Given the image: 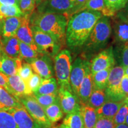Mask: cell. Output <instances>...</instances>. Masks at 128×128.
Listing matches in <instances>:
<instances>
[{"label": "cell", "instance_id": "obj_24", "mask_svg": "<svg viewBox=\"0 0 128 128\" xmlns=\"http://www.w3.org/2000/svg\"><path fill=\"white\" fill-rule=\"evenodd\" d=\"M84 10H92L101 12L102 16L112 17L115 15V12L108 10L106 6L104 0H88L81 12Z\"/></svg>", "mask_w": 128, "mask_h": 128}, {"label": "cell", "instance_id": "obj_21", "mask_svg": "<svg viewBox=\"0 0 128 128\" xmlns=\"http://www.w3.org/2000/svg\"><path fill=\"white\" fill-rule=\"evenodd\" d=\"M125 101L114 102V101L108 100L102 106L96 109L98 117H104V118L113 119L115 114Z\"/></svg>", "mask_w": 128, "mask_h": 128}, {"label": "cell", "instance_id": "obj_2", "mask_svg": "<svg viewBox=\"0 0 128 128\" xmlns=\"http://www.w3.org/2000/svg\"><path fill=\"white\" fill-rule=\"evenodd\" d=\"M29 20L30 25L51 35L62 44L65 42L68 18L64 14L36 11L30 16Z\"/></svg>", "mask_w": 128, "mask_h": 128}, {"label": "cell", "instance_id": "obj_19", "mask_svg": "<svg viewBox=\"0 0 128 128\" xmlns=\"http://www.w3.org/2000/svg\"><path fill=\"white\" fill-rule=\"evenodd\" d=\"M93 90L92 74L91 72L90 68L80 85L79 92H78V97L81 104H87L90 96Z\"/></svg>", "mask_w": 128, "mask_h": 128}, {"label": "cell", "instance_id": "obj_34", "mask_svg": "<svg viewBox=\"0 0 128 128\" xmlns=\"http://www.w3.org/2000/svg\"><path fill=\"white\" fill-rule=\"evenodd\" d=\"M37 102L44 108H48L49 106L55 103L58 100V95H35L33 94Z\"/></svg>", "mask_w": 128, "mask_h": 128}, {"label": "cell", "instance_id": "obj_38", "mask_svg": "<svg viewBox=\"0 0 128 128\" xmlns=\"http://www.w3.org/2000/svg\"><path fill=\"white\" fill-rule=\"evenodd\" d=\"M33 74V70L30 64L27 62H23L17 74L22 78V79L25 82H26L31 77Z\"/></svg>", "mask_w": 128, "mask_h": 128}, {"label": "cell", "instance_id": "obj_51", "mask_svg": "<svg viewBox=\"0 0 128 128\" xmlns=\"http://www.w3.org/2000/svg\"><path fill=\"white\" fill-rule=\"evenodd\" d=\"M16 2H17V6H18V5H19V3H20V0H16Z\"/></svg>", "mask_w": 128, "mask_h": 128}, {"label": "cell", "instance_id": "obj_1", "mask_svg": "<svg viewBox=\"0 0 128 128\" xmlns=\"http://www.w3.org/2000/svg\"><path fill=\"white\" fill-rule=\"evenodd\" d=\"M102 16L101 12L92 10H84L72 16L66 26V45L71 49L82 47L94 26Z\"/></svg>", "mask_w": 128, "mask_h": 128}, {"label": "cell", "instance_id": "obj_46", "mask_svg": "<svg viewBox=\"0 0 128 128\" xmlns=\"http://www.w3.org/2000/svg\"><path fill=\"white\" fill-rule=\"evenodd\" d=\"M114 128H128V126L125 124H117V125L115 126Z\"/></svg>", "mask_w": 128, "mask_h": 128}, {"label": "cell", "instance_id": "obj_22", "mask_svg": "<svg viewBox=\"0 0 128 128\" xmlns=\"http://www.w3.org/2000/svg\"><path fill=\"white\" fill-rule=\"evenodd\" d=\"M80 113L82 116L84 128H94L98 118L96 108L88 104H81Z\"/></svg>", "mask_w": 128, "mask_h": 128}, {"label": "cell", "instance_id": "obj_47", "mask_svg": "<svg viewBox=\"0 0 128 128\" xmlns=\"http://www.w3.org/2000/svg\"><path fill=\"white\" fill-rule=\"evenodd\" d=\"M44 1H45V0H35V2H36V7L38 6H39V5L42 3V2H44Z\"/></svg>", "mask_w": 128, "mask_h": 128}, {"label": "cell", "instance_id": "obj_43", "mask_svg": "<svg viewBox=\"0 0 128 128\" xmlns=\"http://www.w3.org/2000/svg\"><path fill=\"white\" fill-rule=\"evenodd\" d=\"M116 12V14H118L121 18H122L126 22L128 23V2L124 8L120 10L119 12Z\"/></svg>", "mask_w": 128, "mask_h": 128}, {"label": "cell", "instance_id": "obj_27", "mask_svg": "<svg viewBox=\"0 0 128 128\" xmlns=\"http://www.w3.org/2000/svg\"><path fill=\"white\" fill-rule=\"evenodd\" d=\"M108 100L104 90L94 89L90 96L87 104L96 109L102 106Z\"/></svg>", "mask_w": 128, "mask_h": 128}, {"label": "cell", "instance_id": "obj_31", "mask_svg": "<svg viewBox=\"0 0 128 128\" xmlns=\"http://www.w3.org/2000/svg\"><path fill=\"white\" fill-rule=\"evenodd\" d=\"M0 103L10 108H18L22 106L18 99L2 87L0 88Z\"/></svg>", "mask_w": 128, "mask_h": 128}, {"label": "cell", "instance_id": "obj_30", "mask_svg": "<svg viewBox=\"0 0 128 128\" xmlns=\"http://www.w3.org/2000/svg\"><path fill=\"white\" fill-rule=\"evenodd\" d=\"M19 47L20 59L27 63L30 64L40 55L38 51L33 49L31 46L20 41H19Z\"/></svg>", "mask_w": 128, "mask_h": 128}, {"label": "cell", "instance_id": "obj_53", "mask_svg": "<svg viewBox=\"0 0 128 128\" xmlns=\"http://www.w3.org/2000/svg\"><path fill=\"white\" fill-rule=\"evenodd\" d=\"M126 102H128V100H126Z\"/></svg>", "mask_w": 128, "mask_h": 128}, {"label": "cell", "instance_id": "obj_39", "mask_svg": "<svg viewBox=\"0 0 128 128\" xmlns=\"http://www.w3.org/2000/svg\"><path fill=\"white\" fill-rule=\"evenodd\" d=\"M42 80V78L39 75L34 73L33 74L31 77L26 82V83L27 86H28V89L32 93H33L38 89V88L39 87L40 84Z\"/></svg>", "mask_w": 128, "mask_h": 128}, {"label": "cell", "instance_id": "obj_45", "mask_svg": "<svg viewBox=\"0 0 128 128\" xmlns=\"http://www.w3.org/2000/svg\"><path fill=\"white\" fill-rule=\"evenodd\" d=\"M0 5L2 6H12L17 5L16 0H0Z\"/></svg>", "mask_w": 128, "mask_h": 128}, {"label": "cell", "instance_id": "obj_36", "mask_svg": "<svg viewBox=\"0 0 128 128\" xmlns=\"http://www.w3.org/2000/svg\"><path fill=\"white\" fill-rule=\"evenodd\" d=\"M128 114V103L126 101L123 104V105L120 108L116 114L113 118V122L114 124H124L126 116Z\"/></svg>", "mask_w": 128, "mask_h": 128}, {"label": "cell", "instance_id": "obj_10", "mask_svg": "<svg viewBox=\"0 0 128 128\" xmlns=\"http://www.w3.org/2000/svg\"><path fill=\"white\" fill-rule=\"evenodd\" d=\"M75 0H45L37 6L36 12L50 13H68L74 6Z\"/></svg>", "mask_w": 128, "mask_h": 128}, {"label": "cell", "instance_id": "obj_3", "mask_svg": "<svg viewBox=\"0 0 128 128\" xmlns=\"http://www.w3.org/2000/svg\"><path fill=\"white\" fill-rule=\"evenodd\" d=\"M112 34L111 21L109 17L102 16L94 26L83 49L86 54H92L106 47Z\"/></svg>", "mask_w": 128, "mask_h": 128}, {"label": "cell", "instance_id": "obj_23", "mask_svg": "<svg viewBox=\"0 0 128 128\" xmlns=\"http://www.w3.org/2000/svg\"><path fill=\"white\" fill-rule=\"evenodd\" d=\"M58 87L56 80L54 78L43 79L42 81L33 94L35 95H58Z\"/></svg>", "mask_w": 128, "mask_h": 128}, {"label": "cell", "instance_id": "obj_12", "mask_svg": "<svg viewBox=\"0 0 128 128\" xmlns=\"http://www.w3.org/2000/svg\"><path fill=\"white\" fill-rule=\"evenodd\" d=\"M32 70L42 79L52 78L54 74V68L51 58L44 54H40L36 60L30 64Z\"/></svg>", "mask_w": 128, "mask_h": 128}, {"label": "cell", "instance_id": "obj_9", "mask_svg": "<svg viewBox=\"0 0 128 128\" xmlns=\"http://www.w3.org/2000/svg\"><path fill=\"white\" fill-rule=\"evenodd\" d=\"M58 98L64 113L68 114L80 111L81 103L78 97L74 93L71 87H59Z\"/></svg>", "mask_w": 128, "mask_h": 128}, {"label": "cell", "instance_id": "obj_25", "mask_svg": "<svg viewBox=\"0 0 128 128\" xmlns=\"http://www.w3.org/2000/svg\"><path fill=\"white\" fill-rule=\"evenodd\" d=\"M58 128H84L80 111L66 114L64 120Z\"/></svg>", "mask_w": 128, "mask_h": 128}, {"label": "cell", "instance_id": "obj_15", "mask_svg": "<svg viewBox=\"0 0 128 128\" xmlns=\"http://www.w3.org/2000/svg\"><path fill=\"white\" fill-rule=\"evenodd\" d=\"M23 64L20 58H12L2 52L0 56V72L7 76L17 74Z\"/></svg>", "mask_w": 128, "mask_h": 128}, {"label": "cell", "instance_id": "obj_11", "mask_svg": "<svg viewBox=\"0 0 128 128\" xmlns=\"http://www.w3.org/2000/svg\"><path fill=\"white\" fill-rule=\"evenodd\" d=\"M115 63L113 48L110 47L99 52L92 59V61L90 62V68L93 74L98 71L112 68L114 66Z\"/></svg>", "mask_w": 128, "mask_h": 128}, {"label": "cell", "instance_id": "obj_50", "mask_svg": "<svg viewBox=\"0 0 128 128\" xmlns=\"http://www.w3.org/2000/svg\"><path fill=\"white\" fill-rule=\"evenodd\" d=\"M124 124H127L128 126V114L127 115V116H126V119H125V122H124Z\"/></svg>", "mask_w": 128, "mask_h": 128}, {"label": "cell", "instance_id": "obj_13", "mask_svg": "<svg viewBox=\"0 0 128 128\" xmlns=\"http://www.w3.org/2000/svg\"><path fill=\"white\" fill-rule=\"evenodd\" d=\"M15 120L18 128H42L24 108L23 105L18 108H8Z\"/></svg>", "mask_w": 128, "mask_h": 128}, {"label": "cell", "instance_id": "obj_28", "mask_svg": "<svg viewBox=\"0 0 128 128\" xmlns=\"http://www.w3.org/2000/svg\"><path fill=\"white\" fill-rule=\"evenodd\" d=\"M112 68L98 71L92 74L94 89L106 90L108 86V78Z\"/></svg>", "mask_w": 128, "mask_h": 128}, {"label": "cell", "instance_id": "obj_49", "mask_svg": "<svg viewBox=\"0 0 128 128\" xmlns=\"http://www.w3.org/2000/svg\"><path fill=\"white\" fill-rule=\"evenodd\" d=\"M7 108H7L6 107H5L4 106H3L2 104H1L0 103V111H1V110H6L7 109Z\"/></svg>", "mask_w": 128, "mask_h": 128}, {"label": "cell", "instance_id": "obj_8", "mask_svg": "<svg viewBox=\"0 0 128 128\" xmlns=\"http://www.w3.org/2000/svg\"><path fill=\"white\" fill-rule=\"evenodd\" d=\"M90 68V62L81 57L76 59L72 64L70 82L71 89L78 97L80 85Z\"/></svg>", "mask_w": 128, "mask_h": 128}, {"label": "cell", "instance_id": "obj_40", "mask_svg": "<svg viewBox=\"0 0 128 128\" xmlns=\"http://www.w3.org/2000/svg\"><path fill=\"white\" fill-rule=\"evenodd\" d=\"M114 124L113 119L104 117H98L94 128H114Z\"/></svg>", "mask_w": 128, "mask_h": 128}, {"label": "cell", "instance_id": "obj_18", "mask_svg": "<svg viewBox=\"0 0 128 128\" xmlns=\"http://www.w3.org/2000/svg\"><path fill=\"white\" fill-rule=\"evenodd\" d=\"M23 17H12L0 19V38L15 36L20 26Z\"/></svg>", "mask_w": 128, "mask_h": 128}, {"label": "cell", "instance_id": "obj_54", "mask_svg": "<svg viewBox=\"0 0 128 128\" xmlns=\"http://www.w3.org/2000/svg\"><path fill=\"white\" fill-rule=\"evenodd\" d=\"M1 86H0V88H1Z\"/></svg>", "mask_w": 128, "mask_h": 128}, {"label": "cell", "instance_id": "obj_37", "mask_svg": "<svg viewBox=\"0 0 128 128\" xmlns=\"http://www.w3.org/2000/svg\"><path fill=\"white\" fill-rule=\"evenodd\" d=\"M107 8L112 12L116 13L125 7L128 0H104Z\"/></svg>", "mask_w": 128, "mask_h": 128}, {"label": "cell", "instance_id": "obj_26", "mask_svg": "<svg viewBox=\"0 0 128 128\" xmlns=\"http://www.w3.org/2000/svg\"><path fill=\"white\" fill-rule=\"evenodd\" d=\"M115 61L119 66L124 68L128 66V41L117 44L114 49L113 48Z\"/></svg>", "mask_w": 128, "mask_h": 128}, {"label": "cell", "instance_id": "obj_44", "mask_svg": "<svg viewBox=\"0 0 128 128\" xmlns=\"http://www.w3.org/2000/svg\"><path fill=\"white\" fill-rule=\"evenodd\" d=\"M0 86L7 90L8 76L2 72H0Z\"/></svg>", "mask_w": 128, "mask_h": 128}, {"label": "cell", "instance_id": "obj_48", "mask_svg": "<svg viewBox=\"0 0 128 128\" xmlns=\"http://www.w3.org/2000/svg\"><path fill=\"white\" fill-rule=\"evenodd\" d=\"M124 76H128V66L124 68Z\"/></svg>", "mask_w": 128, "mask_h": 128}, {"label": "cell", "instance_id": "obj_41", "mask_svg": "<svg viewBox=\"0 0 128 128\" xmlns=\"http://www.w3.org/2000/svg\"><path fill=\"white\" fill-rule=\"evenodd\" d=\"M87 1L88 0H75L74 6L73 8L70 12H68V13L64 14V16L67 18L69 19L74 14L81 12V10H82V7H84V6Z\"/></svg>", "mask_w": 128, "mask_h": 128}, {"label": "cell", "instance_id": "obj_29", "mask_svg": "<svg viewBox=\"0 0 128 128\" xmlns=\"http://www.w3.org/2000/svg\"><path fill=\"white\" fill-rule=\"evenodd\" d=\"M44 110L48 119L52 124L60 121L64 116V112L58 100L52 105L44 108Z\"/></svg>", "mask_w": 128, "mask_h": 128}, {"label": "cell", "instance_id": "obj_35", "mask_svg": "<svg viewBox=\"0 0 128 128\" xmlns=\"http://www.w3.org/2000/svg\"><path fill=\"white\" fill-rule=\"evenodd\" d=\"M18 7L23 16L30 17L36 7V2L35 0H20Z\"/></svg>", "mask_w": 128, "mask_h": 128}, {"label": "cell", "instance_id": "obj_32", "mask_svg": "<svg viewBox=\"0 0 128 128\" xmlns=\"http://www.w3.org/2000/svg\"><path fill=\"white\" fill-rule=\"evenodd\" d=\"M23 14L17 5L2 6L0 5V19L12 17H23Z\"/></svg>", "mask_w": 128, "mask_h": 128}, {"label": "cell", "instance_id": "obj_52", "mask_svg": "<svg viewBox=\"0 0 128 128\" xmlns=\"http://www.w3.org/2000/svg\"><path fill=\"white\" fill-rule=\"evenodd\" d=\"M2 49H1V46H0V56H1V54H2Z\"/></svg>", "mask_w": 128, "mask_h": 128}, {"label": "cell", "instance_id": "obj_6", "mask_svg": "<svg viewBox=\"0 0 128 128\" xmlns=\"http://www.w3.org/2000/svg\"><path fill=\"white\" fill-rule=\"evenodd\" d=\"M17 98L23 106L30 116L42 128H54L52 124L46 116L44 108L37 102L33 94L22 96Z\"/></svg>", "mask_w": 128, "mask_h": 128}, {"label": "cell", "instance_id": "obj_20", "mask_svg": "<svg viewBox=\"0 0 128 128\" xmlns=\"http://www.w3.org/2000/svg\"><path fill=\"white\" fill-rule=\"evenodd\" d=\"M0 46L6 55L12 58H20L19 40L16 36L0 38Z\"/></svg>", "mask_w": 128, "mask_h": 128}, {"label": "cell", "instance_id": "obj_7", "mask_svg": "<svg viewBox=\"0 0 128 128\" xmlns=\"http://www.w3.org/2000/svg\"><path fill=\"white\" fill-rule=\"evenodd\" d=\"M124 67L119 65L112 68L108 76V86L105 90L108 100L114 102L125 100L120 88L121 81L124 76Z\"/></svg>", "mask_w": 128, "mask_h": 128}, {"label": "cell", "instance_id": "obj_16", "mask_svg": "<svg viewBox=\"0 0 128 128\" xmlns=\"http://www.w3.org/2000/svg\"><path fill=\"white\" fill-rule=\"evenodd\" d=\"M29 19V16H23L22 24L16 32V36L18 39L19 41L28 44V45L31 46L33 49L38 52V48L35 44L34 40H33V34H32V29L30 25Z\"/></svg>", "mask_w": 128, "mask_h": 128}, {"label": "cell", "instance_id": "obj_17", "mask_svg": "<svg viewBox=\"0 0 128 128\" xmlns=\"http://www.w3.org/2000/svg\"><path fill=\"white\" fill-rule=\"evenodd\" d=\"M7 91L16 98L33 94L28 89L26 83L18 74L8 76V88Z\"/></svg>", "mask_w": 128, "mask_h": 128}, {"label": "cell", "instance_id": "obj_33", "mask_svg": "<svg viewBox=\"0 0 128 128\" xmlns=\"http://www.w3.org/2000/svg\"><path fill=\"white\" fill-rule=\"evenodd\" d=\"M7 109L0 111V128H18L13 116Z\"/></svg>", "mask_w": 128, "mask_h": 128}, {"label": "cell", "instance_id": "obj_14", "mask_svg": "<svg viewBox=\"0 0 128 128\" xmlns=\"http://www.w3.org/2000/svg\"><path fill=\"white\" fill-rule=\"evenodd\" d=\"M112 33L117 44L128 41V23L118 14L112 17Z\"/></svg>", "mask_w": 128, "mask_h": 128}, {"label": "cell", "instance_id": "obj_4", "mask_svg": "<svg viewBox=\"0 0 128 128\" xmlns=\"http://www.w3.org/2000/svg\"><path fill=\"white\" fill-rule=\"evenodd\" d=\"M34 42L40 54L55 58L60 52L62 44L55 38L34 26L30 25Z\"/></svg>", "mask_w": 128, "mask_h": 128}, {"label": "cell", "instance_id": "obj_5", "mask_svg": "<svg viewBox=\"0 0 128 128\" xmlns=\"http://www.w3.org/2000/svg\"><path fill=\"white\" fill-rule=\"evenodd\" d=\"M71 68L72 56L70 51L68 49L60 50L54 59V72L59 87H71L70 78Z\"/></svg>", "mask_w": 128, "mask_h": 128}, {"label": "cell", "instance_id": "obj_42", "mask_svg": "<svg viewBox=\"0 0 128 128\" xmlns=\"http://www.w3.org/2000/svg\"><path fill=\"white\" fill-rule=\"evenodd\" d=\"M120 88L125 100H128V76L124 75L122 79Z\"/></svg>", "mask_w": 128, "mask_h": 128}]
</instances>
